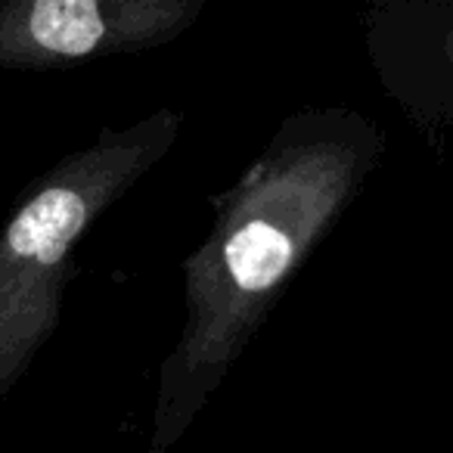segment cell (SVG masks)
I'll use <instances>...</instances> for the list:
<instances>
[{"label": "cell", "mask_w": 453, "mask_h": 453, "mask_svg": "<svg viewBox=\"0 0 453 453\" xmlns=\"http://www.w3.org/2000/svg\"><path fill=\"white\" fill-rule=\"evenodd\" d=\"M382 152L385 134L366 115L304 109L280 121L240 180L214 196L205 240L180 267L183 323L158 364L146 453H168L193 428Z\"/></svg>", "instance_id": "cell-1"}, {"label": "cell", "mask_w": 453, "mask_h": 453, "mask_svg": "<svg viewBox=\"0 0 453 453\" xmlns=\"http://www.w3.org/2000/svg\"><path fill=\"white\" fill-rule=\"evenodd\" d=\"M180 131L174 109L103 127L28 183L0 224V397L57 333L84 234L174 150Z\"/></svg>", "instance_id": "cell-2"}, {"label": "cell", "mask_w": 453, "mask_h": 453, "mask_svg": "<svg viewBox=\"0 0 453 453\" xmlns=\"http://www.w3.org/2000/svg\"><path fill=\"white\" fill-rule=\"evenodd\" d=\"M205 0H0V69L47 72L146 53L187 35Z\"/></svg>", "instance_id": "cell-3"}, {"label": "cell", "mask_w": 453, "mask_h": 453, "mask_svg": "<svg viewBox=\"0 0 453 453\" xmlns=\"http://www.w3.org/2000/svg\"><path fill=\"white\" fill-rule=\"evenodd\" d=\"M444 53H447V59H450V65H453V26H450V32H447V38H444Z\"/></svg>", "instance_id": "cell-4"}]
</instances>
